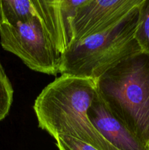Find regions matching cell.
<instances>
[{"mask_svg":"<svg viewBox=\"0 0 149 150\" xmlns=\"http://www.w3.org/2000/svg\"><path fill=\"white\" fill-rule=\"evenodd\" d=\"M13 88L0 62V121L10 112L13 101Z\"/></svg>","mask_w":149,"mask_h":150,"instance_id":"30bf717a","label":"cell"},{"mask_svg":"<svg viewBox=\"0 0 149 150\" xmlns=\"http://www.w3.org/2000/svg\"><path fill=\"white\" fill-rule=\"evenodd\" d=\"M86 0H36L37 17L43 23L61 55L72 40L71 21L77 7Z\"/></svg>","mask_w":149,"mask_h":150,"instance_id":"8992f818","label":"cell"},{"mask_svg":"<svg viewBox=\"0 0 149 150\" xmlns=\"http://www.w3.org/2000/svg\"><path fill=\"white\" fill-rule=\"evenodd\" d=\"M55 140L58 150H98L91 145L74 138L62 136Z\"/></svg>","mask_w":149,"mask_h":150,"instance_id":"8fae6325","label":"cell"},{"mask_svg":"<svg viewBox=\"0 0 149 150\" xmlns=\"http://www.w3.org/2000/svg\"><path fill=\"white\" fill-rule=\"evenodd\" d=\"M94 81L112 115L149 148V54L134 53Z\"/></svg>","mask_w":149,"mask_h":150,"instance_id":"7a4b0ae2","label":"cell"},{"mask_svg":"<svg viewBox=\"0 0 149 150\" xmlns=\"http://www.w3.org/2000/svg\"><path fill=\"white\" fill-rule=\"evenodd\" d=\"M143 2V0H86L76 9L72 19L70 45L108 30Z\"/></svg>","mask_w":149,"mask_h":150,"instance_id":"5b68a950","label":"cell"},{"mask_svg":"<svg viewBox=\"0 0 149 150\" xmlns=\"http://www.w3.org/2000/svg\"><path fill=\"white\" fill-rule=\"evenodd\" d=\"M87 115L96 130L117 150H149L112 115L96 92Z\"/></svg>","mask_w":149,"mask_h":150,"instance_id":"52a82bcc","label":"cell"},{"mask_svg":"<svg viewBox=\"0 0 149 150\" xmlns=\"http://www.w3.org/2000/svg\"><path fill=\"white\" fill-rule=\"evenodd\" d=\"M34 17L36 0H0V25L15 26Z\"/></svg>","mask_w":149,"mask_h":150,"instance_id":"ba28073f","label":"cell"},{"mask_svg":"<svg viewBox=\"0 0 149 150\" xmlns=\"http://www.w3.org/2000/svg\"><path fill=\"white\" fill-rule=\"evenodd\" d=\"M141 4L108 30L70 45L61 55L60 74L96 80L114 64L141 51L134 38Z\"/></svg>","mask_w":149,"mask_h":150,"instance_id":"3957f363","label":"cell"},{"mask_svg":"<svg viewBox=\"0 0 149 150\" xmlns=\"http://www.w3.org/2000/svg\"><path fill=\"white\" fill-rule=\"evenodd\" d=\"M0 44L34 71L53 76L59 73L61 55L37 17L15 26L0 25Z\"/></svg>","mask_w":149,"mask_h":150,"instance_id":"277c9868","label":"cell"},{"mask_svg":"<svg viewBox=\"0 0 149 150\" xmlns=\"http://www.w3.org/2000/svg\"><path fill=\"white\" fill-rule=\"evenodd\" d=\"M134 38L141 49L149 54V0H143L140 6V20Z\"/></svg>","mask_w":149,"mask_h":150,"instance_id":"9c48e42d","label":"cell"},{"mask_svg":"<svg viewBox=\"0 0 149 150\" xmlns=\"http://www.w3.org/2000/svg\"><path fill=\"white\" fill-rule=\"evenodd\" d=\"M96 92L93 79L61 75L35 100L33 108L39 127L55 139L68 136L98 150H117L96 130L87 115Z\"/></svg>","mask_w":149,"mask_h":150,"instance_id":"6da1fadb","label":"cell"}]
</instances>
